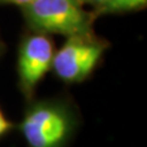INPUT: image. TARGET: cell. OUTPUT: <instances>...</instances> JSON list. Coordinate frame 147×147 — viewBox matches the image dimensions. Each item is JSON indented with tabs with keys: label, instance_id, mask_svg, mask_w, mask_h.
I'll return each instance as SVG.
<instances>
[{
	"label": "cell",
	"instance_id": "5b68a950",
	"mask_svg": "<svg viewBox=\"0 0 147 147\" xmlns=\"http://www.w3.org/2000/svg\"><path fill=\"white\" fill-rule=\"evenodd\" d=\"M146 4L147 0H105L102 5L97 7L96 12L99 15H102V13L127 12L145 7Z\"/></svg>",
	"mask_w": 147,
	"mask_h": 147
},
{
	"label": "cell",
	"instance_id": "3957f363",
	"mask_svg": "<svg viewBox=\"0 0 147 147\" xmlns=\"http://www.w3.org/2000/svg\"><path fill=\"white\" fill-rule=\"evenodd\" d=\"M105 48V42L93 34L67 37L61 48L55 50L52 69L64 82H81L96 69Z\"/></svg>",
	"mask_w": 147,
	"mask_h": 147
},
{
	"label": "cell",
	"instance_id": "52a82bcc",
	"mask_svg": "<svg viewBox=\"0 0 147 147\" xmlns=\"http://www.w3.org/2000/svg\"><path fill=\"white\" fill-rule=\"evenodd\" d=\"M32 1H33V0H0V3H3V4H15V5H18L21 7L32 3Z\"/></svg>",
	"mask_w": 147,
	"mask_h": 147
},
{
	"label": "cell",
	"instance_id": "277c9868",
	"mask_svg": "<svg viewBox=\"0 0 147 147\" xmlns=\"http://www.w3.org/2000/svg\"><path fill=\"white\" fill-rule=\"evenodd\" d=\"M52 39L44 33H33L22 40L18 50L17 72L22 92L30 96L40 80L52 70L54 58Z\"/></svg>",
	"mask_w": 147,
	"mask_h": 147
},
{
	"label": "cell",
	"instance_id": "7a4b0ae2",
	"mask_svg": "<svg viewBox=\"0 0 147 147\" xmlns=\"http://www.w3.org/2000/svg\"><path fill=\"white\" fill-rule=\"evenodd\" d=\"M30 147H63L72 130V118L64 105L52 102L33 104L21 123Z\"/></svg>",
	"mask_w": 147,
	"mask_h": 147
},
{
	"label": "cell",
	"instance_id": "8992f818",
	"mask_svg": "<svg viewBox=\"0 0 147 147\" xmlns=\"http://www.w3.org/2000/svg\"><path fill=\"white\" fill-rule=\"evenodd\" d=\"M12 127V124L6 119V117L3 114V112L0 110V136H3L4 134H6L7 131H10V129Z\"/></svg>",
	"mask_w": 147,
	"mask_h": 147
},
{
	"label": "cell",
	"instance_id": "ba28073f",
	"mask_svg": "<svg viewBox=\"0 0 147 147\" xmlns=\"http://www.w3.org/2000/svg\"><path fill=\"white\" fill-rule=\"evenodd\" d=\"M80 4H90V5H94L96 9L99 7L105 0H77Z\"/></svg>",
	"mask_w": 147,
	"mask_h": 147
},
{
	"label": "cell",
	"instance_id": "6da1fadb",
	"mask_svg": "<svg viewBox=\"0 0 147 147\" xmlns=\"http://www.w3.org/2000/svg\"><path fill=\"white\" fill-rule=\"evenodd\" d=\"M21 9L27 25L38 33L66 38L93 34V17L77 0H33Z\"/></svg>",
	"mask_w": 147,
	"mask_h": 147
}]
</instances>
